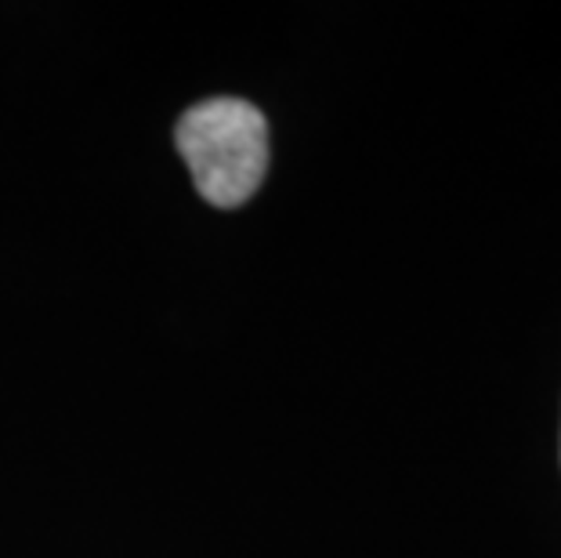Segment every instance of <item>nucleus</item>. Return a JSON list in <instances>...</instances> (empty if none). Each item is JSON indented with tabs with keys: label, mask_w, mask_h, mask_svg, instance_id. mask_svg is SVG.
I'll list each match as a JSON object with an SVG mask.
<instances>
[{
	"label": "nucleus",
	"mask_w": 561,
	"mask_h": 558,
	"mask_svg": "<svg viewBox=\"0 0 561 558\" xmlns=\"http://www.w3.org/2000/svg\"><path fill=\"white\" fill-rule=\"evenodd\" d=\"M178 149L199 196L218 207H240L265 182L268 124L243 99H210L182 116Z\"/></svg>",
	"instance_id": "nucleus-1"
}]
</instances>
